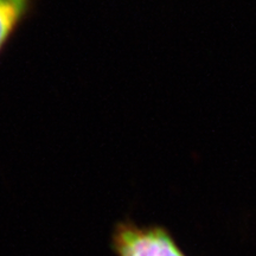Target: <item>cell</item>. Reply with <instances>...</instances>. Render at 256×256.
Segmentation results:
<instances>
[{"mask_svg":"<svg viewBox=\"0 0 256 256\" xmlns=\"http://www.w3.org/2000/svg\"><path fill=\"white\" fill-rule=\"evenodd\" d=\"M112 247L116 256H188L165 228L133 222L116 224Z\"/></svg>","mask_w":256,"mask_h":256,"instance_id":"obj_1","label":"cell"},{"mask_svg":"<svg viewBox=\"0 0 256 256\" xmlns=\"http://www.w3.org/2000/svg\"><path fill=\"white\" fill-rule=\"evenodd\" d=\"M34 0H0V52L26 17Z\"/></svg>","mask_w":256,"mask_h":256,"instance_id":"obj_2","label":"cell"}]
</instances>
